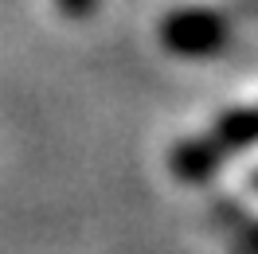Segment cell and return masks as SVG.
Segmentation results:
<instances>
[{
	"label": "cell",
	"mask_w": 258,
	"mask_h": 254,
	"mask_svg": "<svg viewBox=\"0 0 258 254\" xmlns=\"http://www.w3.org/2000/svg\"><path fill=\"white\" fill-rule=\"evenodd\" d=\"M161 47L180 59H208L231 43V20L211 8H176L161 20Z\"/></svg>",
	"instance_id": "1"
},
{
	"label": "cell",
	"mask_w": 258,
	"mask_h": 254,
	"mask_svg": "<svg viewBox=\"0 0 258 254\" xmlns=\"http://www.w3.org/2000/svg\"><path fill=\"white\" fill-rule=\"evenodd\" d=\"M223 157L227 153L215 145L211 133L192 137V141H180L176 149H172V176H176V180H188V184H200V180L215 176V168L223 164Z\"/></svg>",
	"instance_id": "2"
},
{
	"label": "cell",
	"mask_w": 258,
	"mask_h": 254,
	"mask_svg": "<svg viewBox=\"0 0 258 254\" xmlns=\"http://www.w3.org/2000/svg\"><path fill=\"white\" fill-rule=\"evenodd\" d=\"M211 137H215V145H219L223 153H239V149L258 145V110L254 106H246V110H227L223 117L215 121Z\"/></svg>",
	"instance_id": "3"
},
{
	"label": "cell",
	"mask_w": 258,
	"mask_h": 254,
	"mask_svg": "<svg viewBox=\"0 0 258 254\" xmlns=\"http://www.w3.org/2000/svg\"><path fill=\"white\" fill-rule=\"evenodd\" d=\"M59 8H63V16L71 20H90L98 8V0H59Z\"/></svg>",
	"instance_id": "4"
},
{
	"label": "cell",
	"mask_w": 258,
	"mask_h": 254,
	"mask_svg": "<svg viewBox=\"0 0 258 254\" xmlns=\"http://www.w3.org/2000/svg\"><path fill=\"white\" fill-rule=\"evenodd\" d=\"M254 188H258V172H254Z\"/></svg>",
	"instance_id": "5"
}]
</instances>
